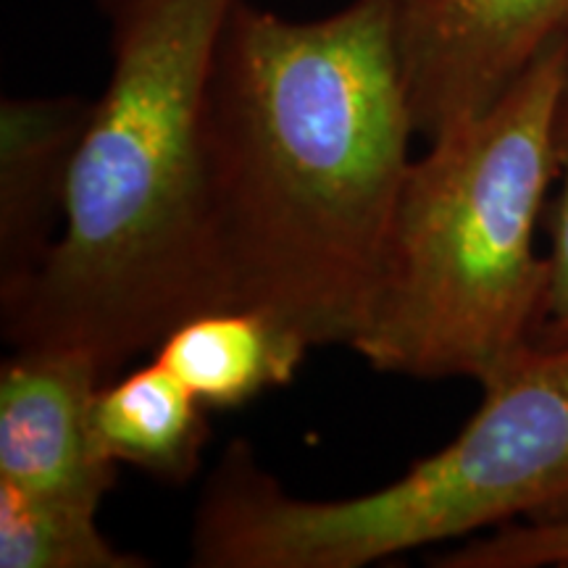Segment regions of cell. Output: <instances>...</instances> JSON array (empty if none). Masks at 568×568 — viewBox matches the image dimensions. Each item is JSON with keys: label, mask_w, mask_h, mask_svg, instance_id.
Masks as SVG:
<instances>
[{"label": "cell", "mask_w": 568, "mask_h": 568, "mask_svg": "<svg viewBox=\"0 0 568 568\" xmlns=\"http://www.w3.org/2000/svg\"><path fill=\"white\" fill-rule=\"evenodd\" d=\"M98 506L0 481V568H148L98 527Z\"/></svg>", "instance_id": "cell-10"}, {"label": "cell", "mask_w": 568, "mask_h": 568, "mask_svg": "<svg viewBox=\"0 0 568 568\" xmlns=\"http://www.w3.org/2000/svg\"><path fill=\"white\" fill-rule=\"evenodd\" d=\"M566 84L568 38L410 161L372 322L353 345L376 372L481 382L535 343L548 290L537 232Z\"/></svg>", "instance_id": "cell-3"}, {"label": "cell", "mask_w": 568, "mask_h": 568, "mask_svg": "<svg viewBox=\"0 0 568 568\" xmlns=\"http://www.w3.org/2000/svg\"><path fill=\"white\" fill-rule=\"evenodd\" d=\"M393 0L295 21L237 0L205 109L209 230L226 305H251L311 347L372 322L410 169Z\"/></svg>", "instance_id": "cell-1"}, {"label": "cell", "mask_w": 568, "mask_h": 568, "mask_svg": "<svg viewBox=\"0 0 568 568\" xmlns=\"http://www.w3.org/2000/svg\"><path fill=\"white\" fill-rule=\"evenodd\" d=\"M545 211L548 290L535 343L568 345V84L556 116V182Z\"/></svg>", "instance_id": "cell-12"}, {"label": "cell", "mask_w": 568, "mask_h": 568, "mask_svg": "<svg viewBox=\"0 0 568 568\" xmlns=\"http://www.w3.org/2000/svg\"><path fill=\"white\" fill-rule=\"evenodd\" d=\"M437 568H568V514L516 521L464 539L432 560Z\"/></svg>", "instance_id": "cell-11"}, {"label": "cell", "mask_w": 568, "mask_h": 568, "mask_svg": "<svg viewBox=\"0 0 568 568\" xmlns=\"http://www.w3.org/2000/svg\"><path fill=\"white\" fill-rule=\"evenodd\" d=\"M456 439L345 500H303L226 447L195 510L201 568H361L445 539L568 514V345L531 343L479 382Z\"/></svg>", "instance_id": "cell-4"}, {"label": "cell", "mask_w": 568, "mask_h": 568, "mask_svg": "<svg viewBox=\"0 0 568 568\" xmlns=\"http://www.w3.org/2000/svg\"><path fill=\"white\" fill-rule=\"evenodd\" d=\"M90 105L77 95L0 103V301L40 272L59 240Z\"/></svg>", "instance_id": "cell-7"}, {"label": "cell", "mask_w": 568, "mask_h": 568, "mask_svg": "<svg viewBox=\"0 0 568 568\" xmlns=\"http://www.w3.org/2000/svg\"><path fill=\"white\" fill-rule=\"evenodd\" d=\"M311 345L251 305L197 311L151 351L209 410H234L295 379Z\"/></svg>", "instance_id": "cell-8"}, {"label": "cell", "mask_w": 568, "mask_h": 568, "mask_svg": "<svg viewBox=\"0 0 568 568\" xmlns=\"http://www.w3.org/2000/svg\"><path fill=\"white\" fill-rule=\"evenodd\" d=\"M95 426L105 453L119 466L184 485L197 474L209 443V408L176 376L151 358L95 397Z\"/></svg>", "instance_id": "cell-9"}, {"label": "cell", "mask_w": 568, "mask_h": 568, "mask_svg": "<svg viewBox=\"0 0 568 568\" xmlns=\"http://www.w3.org/2000/svg\"><path fill=\"white\" fill-rule=\"evenodd\" d=\"M103 382L84 351H13L0 372V481L101 508L119 481L95 426Z\"/></svg>", "instance_id": "cell-6"}, {"label": "cell", "mask_w": 568, "mask_h": 568, "mask_svg": "<svg viewBox=\"0 0 568 568\" xmlns=\"http://www.w3.org/2000/svg\"><path fill=\"white\" fill-rule=\"evenodd\" d=\"M416 132L479 116L568 38V0H393Z\"/></svg>", "instance_id": "cell-5"}, {"label": "cell", "mask_w": 568, "mask_h": 568, "mask_svg": "<svg viewBox=\"0 0 568 568\" xmlns=\"http://www.w3.org/2000/svg\"><path fill=\"white\" fill-rule=\"evenodd\" d=\"M237 0H95L109 82L71 161L67 216L3 305L13 351H84L111 376L224 303L205 190V109Z\"/></svg>", "instance_id": "cell-2"}]
</instances>
